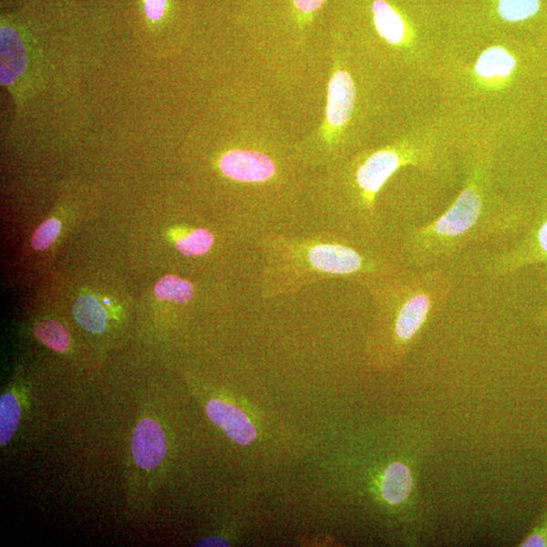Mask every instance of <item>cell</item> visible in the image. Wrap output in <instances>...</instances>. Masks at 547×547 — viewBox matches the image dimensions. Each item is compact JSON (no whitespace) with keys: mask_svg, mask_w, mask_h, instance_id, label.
Returning a JSON list of instances; mask_svg holds the SVG:
<instances>
[{"mask_svg":"<svg viewBox=\"0 0 547 547\" xmlns=\"http://www.w3.org/2000/svg\"><path fill=\"white\" fill-rule=\"evenodd\" d=\"M258 290L264 300L295 295L328 279L361 281L404 267L387 245H373L314 227L270 230L254 236Z\"/></svg>","mask_w":547,"mask_h":547,"instance_id":"1","label":"cell"},{"mask_svg":"<svg viewBox=\"0 0 547 547\" xmlns=\"http://www.w3.org/2000/svg\"><path fill=\"white\" fill-rule=\"evenodd\" d=\"M480 175V170H474L468 185L443 214L405 233L397 248L391 249L404 267L431 268L470 245L525 232L532 213L490 200Z\"/></svg>","mask_w":547,"mask_h":547,"instance_id":"2","label":"cell"},{"mask_svg":"<svg viewBox=\"0 0 547 547\" xmlns=\"http://www.w3.org/2000/svg\"><path fill=\"white\" fill-rule=\"evenodd\" d=\"M359 284L367 290L377 309L370 354L374 360L387 365L404 357L423 327L449 300L453 289L449 274L436 267H401Z\"/></svg>","mask_w":547,"mask_h":547,"instance_id":"3","label":"cell"},{"mask_svg":"<svg viewBox=\"0 0 547 547\" xmlns=\"http://www.w3.org/2000/svg\"><path fill=\"white\" fill-rule=\"evenodd\" d=\"M522 239L507 251L491 254L482 264L491 278H503L533 264H547V213L533 215Z\"/></svg>","mask_w":547,"mask_h":547,"instance_id":"4","label":"cell"},{"mask_svg":"<svg viewBox=\"0 0 547 547\" xmlns=\"http://www.w3.org/2000/svg\"><path fill=\"white\" fill-rule=\"evenodd\" d=\"M218 166L225 178L248 187L275 184L280 177V167L275 158L257 150H228L219 160Z\"/></svg>","mask_w":547,"mask_h":547,"instance_id":"5","label":"cell"},{"mask_svg":"<svg viewBox=\"0 0 547 547\" xmlns=\"http://www.w3.org/2000/svg\"><path fill=\"white\" fill-rule=\"evenodd\" d=\"M356 89L348 72L336 70L328 85L324 134L328 141L335 139L349 122L355 106Z\"/></svg>","mask_w":547,"mask_h":547,"instance_id":"6","label":"cell"},{"mask_svg":"<svg viewBox=\"0 0 547 547\" xmlns=\"http://www.w3.org/2000/svg\"><path fill=\"white\" fill-rule=\"evenodd\" d=\"M210 421L221 428L228 438L242 446L252 444L257 438V428L243 410L222 399H210L205 406Z\"/></svg>","mask_w":547,"mask_h":547,"instance_id":"7","label":"cell"},{"mask_svg":"<svg viewBox=\"0 0 547 547\" xmlns=\"http://www.w3.org/2000/svg\"><path fill=\"white\" fill-rule=\"evenodd\" d=\"M168 442L161 426L152 418H143L137 425L132 439L135 462L143 470L157 469L166 458Z\"/></svg>","mask_w":547,"mask_h":547,"instance_id":"8","label":"cell"},{"mask_svg":"<svg viewBox=\"0 0 547 547\" xmlns=\"http://www.w3.org/2000/svg\"><path fill=\"white\" fill-rule=\"evenodd\" d=\"M516 60L501 46H494L480 54L476 63L477 76L490 84H501L512 75Z\"/></svg>","mask_w":547,"mask_h":547,"instance_id":"9","label":"cell"},{"mask_svg":"<svg viewBox=\"0 0 547 547\" xmlns=\"http://www.w3.org/2000/svg\"><path fill=\"white\" fill-rule=\"evenodd\" d=\"M412 473L403 462L388 465L380 480V494L390 505H399L408 498L413 490Z\"/></svg>","mask_w":547,"mask_h":547,"instance_id":"10","label":"cell"},{"mask_svg":"<svg viewBox=\"0 0 547 547\" xmlns=\"http://www.w3.org/2000/svg\"><path fill=\"white\" fill-rule=\"evenodd\" d=\"M2 82L11 85L23 75L26 53L20 36L9 27L2 29Z\"/></svg>","mask_w":547,"mask_h":547,"instance_id":"11","label":"cell"},{"mask_svg":"<svg viewBox=\"0 0 547 547\" xmlns=\"http://www.w3.org/2000/svg\"><path fill=\"white\" fill-rule=\"evenodd\" d=\"M374 25L377 31L391 45L407 41L408 26L403 18L386 0H376L372 5Z\"/></svg>","mask_w":547,"mask_h":547,"instance_id":"12","label":"cell"},{"mask_svg":"<svg viewBox=\"0 0 547 547\" xmlns=\"http://www.w3.org/2000/svg\"><path fill=\"white\" fill-rule=\"evenodd\" d=\"M77 323L85 330L102 334L107 327V313L98 301L89 295L80 296L72 308Z\"/></svg>","mask_w":547,"mask_h":547,"instance_id":"13","label":"cell"},{"mask_svg":"<svg viewBox=\"0 0 547 547\" xmlns=\"http://www.w3.org/2000/svg\"><path fill=\"white\" fill-rule=\"evenodd\" d=\"M154 294L160 300L170 301V303L177 304H186L194 298L195 288L193 283L188 280L175 275H169L157 283Z\"/></svg>","mask_w":547,"mask_h":547,"instance_id":"14","label":"cell"},{"mask_svg":"<svg viewBox=\"0 0 547 547\" xmlns=\"http://www.w3.org/2000/svg\"><path fill=\"white\" fill-rule=\"evenodd\" d=\"M215 244V235L207 228H197L182 234L176 242L179 253L188 258L204 257L212 252Z\"/></svg>","mask_w":547,"mask_h":547,"instance_id":"15","label":"cell"},{"mask_svg":"<svg viewBox=\"0 0 547 547\" xmlns=\"http://www.w3.org/2000/svg\"><path fill=\"white\" fill-rule=\"evenodd\" d=\"M21 422V406L11 392L0 397V444L11 441Z\"/></svg>","mask_w":547,"mask_h":547,"instance_id":"16","label":"cell"},{"mask_svg":"<svg viewBox=\"0 0 547 547\" xmlns=\"http://www.w3.org/2000/svg\"><path fill=\"white\" fill-rule=\"evenodd\" d=\"M34 334L48 348L57 352H66L70 345L67 328L57 321H44L36 324Z\"/></svg>","mask_w":547,"mask_h":547,"instance_id":"17","label":"cell"},{"mask_svg":"<svg viewBox=\"0 0 547 547\" xmlns=\"http://www.w3.org/2000/svg\"><path fill=\"white\" fill-rule=\"evenodd\" d=\"M541 0H500L498 13L504 21L517 23L528 20L540 11Z\"/></svg>","mask_w":547,"mask_h":547,"instance_id":"18","label":"cell"},{"mask_svg":"<svg viewBox=\"0 0 547 547\" xmlns=\"http://www.w3.org/2000/svg\"><path fill=\"white\" fill-rule=\"evenodd\" d=\"M61 232V223L57 218L44 222L33 235L32 245L36 251H45L57 240Z\"/></svg>","mask_w":547,"mask_h":547,"instance_id":"19","label":"cell"},{"mask_svg":"<svg viewBox=\"0 0 547 547\" xmlns=\"http://www.w3.org/2000/svg\"><path fill=\"white\" fill-rule=\"evenodd\" d=\"M521 546H547V507L532 529L522 542Z\"/></svg>","mask_w":547,"mask_h":547,"instance_id":"20","label":"cell"},{"mask_svg":"<svg viewBox=\"0 0 547 547\" xmlns=\"http://www.w3.org/2000/svg\"><path fill=\"white\" fill-rule=\"evenodd\" d=\"M167 3L168 0H145L146 15L153 22L161 20L166 12Z\"/></svg>","mask_w":547,"mask_h":547,"instance_id":"21","label":"cell"},{"mask_svg":"<svg viewBox=\"0 0 547 547\" xmlns=\"http://www.w3.org/2000/svg\"><path fill=\"white\" fill-rule=\"evenodd\" d=\"M298 12L304 15H313L321 7L325 0H294Z\"/></svg>","mask_w":547,"mask_h":547,"instance_id":"22","label":"cell"},{"mask_svg":"<svg viewBox=\"0 0 547 547\" xmlns=\"http://www.w3.org/2000/svg\"><path fill=\"white\" fill-rule=\"evenodd\" d=\"M227 542L219 538L212 537L206 538V540L201 541L196 546H227Z\"/></svg>","mask_w":547,"mask_h":547,"instance_id":"23","label":"cell"},{"mask_svg":"<svg viewBox=\"0 0 547 547\" xmlns=\"http://www.w3.org/2000/svg\"><path fill=\"white\" fill-rule=\"evenodd\" d=\"M542 286H543L546 303H545V306L542 310V315L545 318V321L547 322V269H544L542 271Z\"/></svg>","mask_w":547,"mask_h":547,"instance_id":"24","label":"cell"},{"mask_svg":"<svg viewBox=\"0 0 547 547\" xmlns=\"http://www.w3.org/2000/svg\"><path fill=\"white\" fill-rule=\"evenodd\" d=\"M105 304H106L107 305H109V301H108V299H105Z\"/></svg>","mask_w":547,"mask_h":547,"instance_id":"25","label":"cell"}]
</instances>
